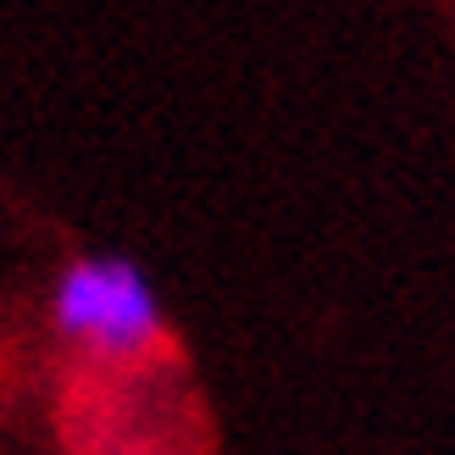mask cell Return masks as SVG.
Segmentation results:
<instances>
[{"mask_svg": "<svg viewBox=\"0 0 455 455\" xmlns=\"http://www.w3.org/2000/svg\"><path fill=\"white\" fill-rule=\"evenodd\" d=\"M51 323L56 333L100 355H140L162 328V306H156V289L133 261L84 256L61 272L51 294Z\"/></svg>", "mask_w": 455, "mask_h": 455, "instance_id": "cell-1", "label": "cell"}]
</instances>
